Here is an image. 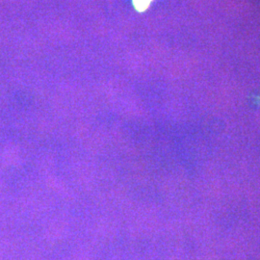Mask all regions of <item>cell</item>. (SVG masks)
Wrapping results in <instances>:
<instances>
[{
    "label": "cell",
    "instance_id": "1",
    "mask_svg": "<svg viewBox=\"0 0 260 260\" xmlns=\"http://www.w3.org/2000/svg\"><path fill=\"white\" fill-rule=\"evenodd\" d=\"M151 0H134V5L136 9L139 11H144L149 7Z\"/></svg>",
    "mask_w": 260,
    "mask_h": 260
}]
</instances>
